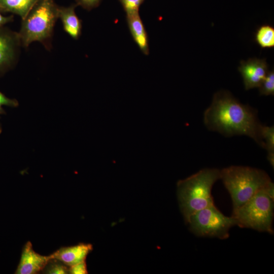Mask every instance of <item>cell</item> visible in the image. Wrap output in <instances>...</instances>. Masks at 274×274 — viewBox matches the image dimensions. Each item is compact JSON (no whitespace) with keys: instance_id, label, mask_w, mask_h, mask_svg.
<instances>
[{"instance_id":"cell-1","label":"cell","mask_w":274,"mask_h":274,"mask_svg":"<svg viewBox=\"0 0 274 274\" xmlns=\"http://www.w3.org/2000/svg\"><path fill=\"white\" fill-rule=\"evenodd\" d=\"M203 122L209 129L225 136L247 135L264 148L261 135L263 125L256 110L240 102L228 91L215 93L211 104L204 112Z\"/></svg>"},{"instance_id":"cell-2","label":"cell","mask_w":274,"mask_h":274,"mask_svg":"<svg viewBox=\"0 0 274 274\" xmlns=\"http://www.w3.org/2000/svg\"><path fill=\"white\" fill-rule=\"evenodd\" d=\"M220 179V170L206 168L178 182L180 209L186 224L193 214L214 204L212 189Z\"/></svg>"},{"instance_id":"cell-3","label":"cell","mask_w":274,"mask_h":274,"mask_svg":"<svg viewBox=\"0 0 274 274\" xmlns=\"http://www.w3.org/2000/svg\"><path fill=\"white\" fill-rule=\"evenodd\" d=\"M232 201V212L243 205L271 181L268 175L256 168L232 165L220 170V179Z\"/></svg>"},{"instance_id":"cell-4","label":"cell","mask_w":274,"mask_h":274,"mask_svg":"<svg viewBox=\"0 0 274 274\" xmlns=\"http://www.w3.org/2000/svg\"><path fill=\"white\" fill-rule=\"evenodd\" d=\"M59 8L54 0H38L22 19L18 32L22 46L26 48L33 42L39 41L47 49L50 48Z\"/></svg>"},{"instance_id":"cell-5","label":"cell","mask_w":274,"mask_h":274,"mask_svg":"<svg viewBox=\"0 0 274 274\" xmlns=\"http://www.w3.org/2000/svg\"><path fill=\"white\" fill-rule=\"evenodd\" d=\"M273 205L274 200L264 188L232 212L231 216L236 220V225L240 227L273 234Z\"/></svg>"},{"instance_id":"cell-6","label":"cell","mask_w":274,"mask_h":274,"mask_svg":"<svg viewBox=\"0 0 274 274\" xmlns=\"http://www.w3.org/2000/svg\"><path fill=\"white\" fill-rule=\"evenodd\" d=\"M236 224L233 217L225 216L214 204L193 214L187 223L190 231L197 236L220 239L228 238L230 229Z\"/></svg>"},{"instance_id":"cell-7","label":"cell","mask_w":274,"mask_h":274,"mask_svg":"<svg viewBox=\"0 0 274 274\" xmlns=\"http://www.w3.org/2000/svg\"><path fill=\"white\" fill-rule=\"evenodd\" d=\"M21 45L18 32L0 27V77L14 66Z\"/></svg>"},{"instance_id":"cell-8","label":"cell","mask_w":274,"mask_h":274,"mask_svg":"<svg viewBox=\"0 0 274 274\" xmlns=\"http://www.w3.org/2000/svg\"><path fill=\"white\" fill-rule=\"evenodd\" d=\"M238 70L247 90L258 88L269 71L266 59L257 58L242 60Z\"/></svg>"},{"instance_id":"cell-9","label":"cell","mask_w":274,"mask_h":274,"mask_svg":"<svg viewBox=\"0 0 274 274\" xmlns=\"http://www.w3.org/2000/svg\"><path fill=\"white\" fill-rule=\"evenodd\" d=\"M51 259V256L40 255L35 252L30 242L24 246L16 274H35L42 271Z\"/></svg>"},{"instance_id":"cell-10","label":"cell","mask_w":274,"mask_h":274,"mask_svg":"<svg viewBox=\"0 0 274 274\" xmlns=\"http://www.w3.org/2000/svg\"><path fill=\"white\" fill-rule=\"evenodd\" d=\"M92 249L91 244L80 243L75 246L62 247L50 256L51 258L57 259L71 266L85 261L87 255Z\"/></svg>"},{"instance_id":"cell-11","label":"cell","mask_w":274,"mask_h":274,"mask_svg":"<svg viewBox=\"0 0 274 274\" xmlns=\"http://www.w3.org/2000/svg\"><path fill=\"white\" fill-rule=\"evenodd\" d=\"M126 20L133 40L142 53L148 55L149 54L148 35L139 13L127 15Z\"/></svg>"},{"instance_id":"cell-12","label":"cell","mask_w":274,"mask_h":274,"mask_svg":"<svg viewBox=\"0 0 274 274\" xmlns=\"http://www.w3.org/2000/svg\"><path fill=\"white\" fill-rule=\"evenodd\" d=\"M76 5L59 7L58 18H60L64 30L73 39L77 40L81 35L82 21L75 12Z\"/></svg>"},{"instance_id":"cell-13","label":"cell","mask_w":274,"mask_h":274,"mask_svg":"<svg viewBox=\"0 0 274 274\" xmlns=\"http://www.w3.org/2000/svg\"><path fill=\"white\" fill-rule=\"evenodd\" d=\"M38 1V0H0V11L17 14L22 19Z\"/></svg>"},{"instance_id":"cell-14","label":"cell","mask_w":274,"mask_h":274,"mask_svg":"<svg viewBox=\"0 0 274 274\" xmlns=\"http://www.w3.org/2000/svg\"><path fill=\"white\" fill-rule=\"evenodd\" d=\"M255 42L262 49L274 47V27L268 24L260 26L254 35Z\"/></svg>"},{"instance_id":"cell-15","label":"cell","mask_w":274,"mask_h":274,"mask_svg":"<svg viewBox=\"0 0 274 274\" xmlns=\"http://www.w3.org/2000/svg\"><path fill=\"white\" fill-rule=\"evenodd\" d=\"M46 273L66 274L69 273V266L61 261L51 258L44 268Z\"/></svg>"},{"instance_id":"cell-16","label":"cell","mask_w":274,"mask_h":274,"mask_svg":"<svg viewBox=\"0 0 274 274\" xmlns=\"http://www.w3.org/2000/svg\"><path fill=\"white\" fill-rule=\"evenodd\" d=\"M261 135L264 144V149L267 151V153H274L273 126L263 125L261 129Z\"/></svg>"},{"instance_id":"cell-17","label":"cell","mask_w":274,"mask_h":274,"mask_svg":"<svg viewBox=\"0 0 274 274\" xmlns=\"http://www.w3.org/2000/svg\"><path fill=\"white\" fill-rule=\"evenodd\" d=\"M260 95H274V71H268L266 77L258 87Z\"/></svg>"},{"instance_id":"cell-18","label":"cell","mask_w":274,"mask_h":274,"mask_svg":"<svg viewBox=\"0 0 274 274\" xmlns=\"http://www.w3.org/2000/svg\"><path fill=\"white\" fill-rule=\"evenodd\" d=\"M145 0H119L126 16L139 13V8Z\"/></svg>"},{"instance_id":"cell-19","label":"cell","mask_w":274,"mask_h":274,"mask_svg":"<svg viewBox=\"0 0 274 274\" xmlns=\"http://www.w3.org/2000/svg\"><path fill=\"white\" fill-rule=\"evenodd\" d=\"M18 105V101L16 99L9 98L0 91V114H5L6 113L3 109V106L16 107Z\"/></svg>"},{"instance_id":"cell-20","label":"cell","mask_w":274,"mask_h":274,"mask_svg":"<svg viewBox=\"0 0 274 274\" xmlns=\"http://www.w3.org/2000/svg\"><path fill=\"white\" fill-rule=\"evenodd\" d=\"M69 273L71 274L88 273V270L85 261L69 266Z\"/></svg>"},{"instance_id":"cell-21","label":"cell","mask_w":274,"mask_h":274,"mask_svg":"<svg viewBox=\"0 0 274 274\" xmlns=\"http://www.w3.org/2000/svg\"><path fill=\"white\" fill-rule=\"evenodd\" d=\"M101 0H76L77 5L83 8L90 10L99 6Z\"/></svg>"},{"instance_id":"cell-22","label":"cell","mask_w":274,"mask_h":274,"mask_svg":"<svg viewBox=\"0 0 274 274\" xmlns=\"http://www.w3.org/2000/svg\"><path fill=\"white\" fill-rule=\"evenodd\" d=\"M13 20V16H4L1 14L0 11V27L4 26V25L9 22L12 21Z\"/></svg>"},{"instance_id":"cell-23","label":"cell","mask_w":274,"mask_h":274,"mask_svg":"<svg viewBox=\"0 0 274 274\" xmlns=\"http://www.w3.org/2000/svg\"><path fill=\"white\" fill-rule=\"evenodd\" d=\"M267 160L271 165V166L273 168L274 166V153H267Z\"/></svg>"},{"instance_id":"cell-24","label":"cell","mask_w":274,"mask_h":274,"mask_svg":"<svg viewBox=\"0 0 274 274\" xmlns=\"http://www.w3.org/2000/svg\"><path fill=\"white\" fill-rule=\"evenodd\" d=\"M2 131V128L1 125L0 124V134L1 133Z\"/></svg>"}]
</instances>
